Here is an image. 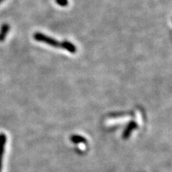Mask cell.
Masks as SVG:
<instances>
[{
	"label": "cell",
	"instance_id": "52a82bcc",
	"mask_svg": "<svg viewBox=\"0 0 172 172\" xmlns=\"http://www.w3.org/2000/svg\"><path fill=\"white\" fill-rule=\"evenodd\" d=\"M3 1H4V0H0V3H2V2Z\"/></svg>",
	"mask_w": 172,
	"mask_h": 172
},
{
	"label": "cell",
	"instance_id": "6da1fadb",
	"mask_svg": "<svg viewBox=\"0 0 172 172\" xmlns=\"http://www.w3.org/2000/svg\"><path fill=\"white\" fill-rule=\"evenodd\" d=\"M34 38L38 42L46 43V44L55 47L62 48V49L66 50L71 53H76L77 51L76 46L70 42H68V41H64V42H60L54 38H52L49 37V36H47L44 35V34L40 32L34 34Z\"/></svg>",
	"mask_w": 172,
	"mask_h": 172
},
{
	"label": "cell",
	"instance_id": "5b68a950",
	"mask_svg": "<svg viewBox=\"0 0 172 172\" xmlns=\"http://www.w3.org/2000/svg\"><path fill=\"white\" fill-rule=\"evenodd\" d=\"M72 142L75 143V144H79V143H86L87 140L85 139L83 136L80 135H73L70 138Z\"/></svg>",
	"mask_w": 172,
	"mask_h": 172
},
{
	"label": "cell",
	"instance_id": "277c9868",
	"mask_svg": "<svg viewBox=\"0 0 172 172\" xmlns=\"http://www.w3.org/2000/svg\"><path fill=\"white\" fill-rule=\"evenodd\" d=\"M9 25L8 24H3L2 25L1 30H0V42H3L5 40L7 33L9 32Z\"/></svg>",
	"mask_w": 172,
	"mask_h": 172
},
{
	"label": "cell",
	"instance_id": "3957f363",
	"mask_svg": "<svg viewBox=\"0 0 172 172\" xmlns=\"http://www.w3.org/2000/svg\"><path fill=\"white\" fill-rule=\"evenodd\" d=\"M6 140H7L6 135L3 134H0V172H1V171H2V158H3L4 146H5Z\"/></svg>",
	"mask_w": 172,
	"mask_h": 172
},
{
	"label": "cell",
	"instance_id": "7a4b0ae2",
	"mask_svg": "<svg viewBox=\"0 0 172 172\" xmlns=\"http://www.w3.org/2000/svg\"><path fill=\"white\" fill-rule=\"evenodd\" d=\"M137 128V123H135V121H130V122L128 124L127 127L125 128V129L124 130V132H123V139H128L132 130H134L135 128Z\"/></svg>",
	"mask_w": 172,
	"mask_h": 172
},
{
	"label": "cell",
	"instance_id": "8992f818",
	"mask_svg": "<svg viewBox=\"0 0 172 172\" xmlns=\"http://www.w3.org/2000/svg\"><path fill=\"white\" fill-rule=\"evenodd\" d=\"M56 3L62 7H65L68 4V1L67 0H55Z\"/></svg>",
	"mask_w": 172,
	"mask_h": 172
}]
</instances>
